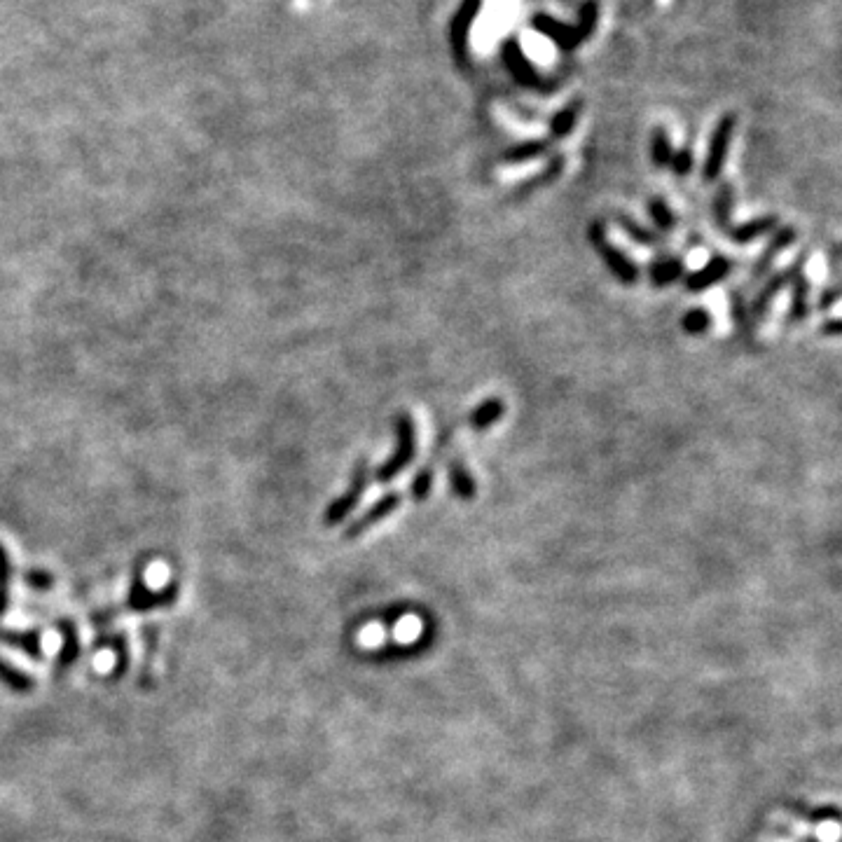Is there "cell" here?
Masks as SVG:
<instances>
[{"label": "cell", "mask_w": 842, "mask_h": 842, "mask_svg": "<svg viewBox=\"0 0 842 842\" xmlns=\"http://www.w3.org/2000/svg\"><path fill=\"white\" fill-rule=\"evenodd\" d=\"M480 8L482 0H461L457 15H454L450 24V45L461 66H466L468 52H471V31L475 19L480 15Z\"/></svg>", "instance_id": "52a82bcc"}, {"label": "cell", "mask_w": 842, "mask_h": 842, "mask_svg": "<svg viewBox=\"0 0 842 842\" xmlns=\"http://www.w3.org/2000/svg\"><path fill=\"white\" fill-rule=\"evenodd\" d=\"M0 683L8 686L12 693H17V695H29L36 690V681H33V676L26 674L24 669L15 667L5 658H0Z\"/></svg>", "instance_id": "ac0fdd59"}, {"label": "cell", "mask_w": 842, "mask_h": 842, "mask_svg": "<svg viewBox=\"0 0 842 842\" xmlns=\"http://www.w3.org/2000/svg\"><path fill=\"white\" fill-rule=\"evenodd\" d=\"M733 269H735L733 258H726V255H714V258L709 260L705 267L686 276V291H690V293L707 291V288L721 284V281L726 279V276L733 272Z\"/></svg>", "instance_id": "7c38bea8"}, {"label": "cell", "mask_w": 842, "mask_h": 842, "mask_svg": "<svg viewBox=\"0 0 842 842\" xmlns=\"http://www.w3.org/2000/svg\"><path fill=\"white\" fill-rule=\"evenodd\" d=\"M693 164H695V157H693V153H690V148H681L672 155V162H669V167H672L676 176H688L690 171H693Z\"/></svg>", "instance_id": "e575fe53"}, {"label": "cell", "mask_w": 842, "mask_h": 842, "mask_svg": "<svg viewBox=\"0 0 842 842\" xmlns=\"http://www.w3.org/2000/svg\"><path fill=\"white\" fill-rule=\"evenodd\" d=\"M618 225L623 227V232L630 237L632 241H637L639 246H658L660 244V237L651 230H646V227H641L637 220H632L630 216H625V213H618L616 216Z\"/></svg>", "instance_id": "4316f807"}, {"label": "cell", "mask_w": 842, "mask_h": 842, "mask_svg": "<svg viewBox=\"0 0 842 842\" xmlns=\"http://www.w3.org/2000/svg\"><path fill=\"white\" fill-rule=\"evenodd\" d=\"M531 29H534L538 36L548 38L550 43L562 52H574L583 45V38L578 36L574 24H564L562 19L545 15V12H536V15L531 17Z\"/></svg>", "instance_id": "ba28073f"}, {"label": "cell", "mask_w": 842, "mask_h": 842, "mask_svg": "<svg viewBox=\"0 0 842 842\" xmlns=\"http://www.w3.org/2000/svg\"><path fill=\"white\" fill-rule=\"evenodd\" d=\"M583 113V99H574L569 101L567 106L562 110H557L555 115H552L550 120V136L559 141V138H567L571 136V131L576 129L578 124V117Z\"/></svg>", "instance_id": "2e32d148"}, {"label": "cell", "mask_w": 842, "mask_h": 842, "mask_svg": "<svg viewBox=\"0 0 842 842\" xmlns=\"http://www.w3.org/2000/svg\"><path fill=\"white\" fill-rule=\"evenodd\" d=\"M143 634H146V662H143V672H141V688H148V679H150V669H153V660H155V651H157V644H160V627L157 625H146L143 627Z\"/></svg>", "instance_id": "1f68e13d"}, {"label": "cell", "mask_w": 842, "mask_h": 842, "mask_svg": "<svg viewBox=\"0 0 842 842\" xmlns=\"http://www.w3.org/2000/svg\"><path fill=\"white\" fill-rule=\"evenodd\" d=\"M10 581H12V564L8 550L0 543V618L10 609Z\"/></svg>", "instance_id": "4dcf8cb0"}, {"label": "cell", "mask_w": 842, "mask_h": 842, "mask_svg": "<svg viewBox=\"0 0 842 842\" xmlns=\"http://www.w3.org/2000/svg\"><path fill=\"white\" fill-rule=\"evenodd\" d=\"M57 632L61 634V648L57 653V660H54V679H61V676L68 674V669H71L75 662L80 658V651H82V644H80V630L78 625H75L73 618H57Z\"/></svg>", "instance_id": "9c48e42d"}, {"label": "cell", "mask_w": 842, "mask_h": 842, "mask_svg": "<svg viewBox=\"0 0 842 842\" xmlns=\"http://www.w3.org/2000/svg\"><path fill=\"white\" fill-rule=\"evenodd\" d=\"M178 592H181V585H178L176 581H171L167 588H162V590H148L146 576H143V564H138L134 571V578H131V588H129L127 602H124V609L134 611V613L167 609V606L176 604Z\"/></svg>", "instance_id": "3957f363"}, {"label": "cell", "mask_w": 842, "mask_h": 842, "mask_svg": "<svg viewBox=\"0 0 842 842\" xmlns=\"http://www.w3.org/2000/svg\"><path fill=\"white\" fill-rule=\"evenodd\" d=\"M0 644L22 651L31 660H45V646H43V632L40 630H0Z\"/></svg>", "instance_id": "5bb4252c"}, {"label": "cell", "mask_w": 842, "mask_h": 842, "mask_svg": "<svg viewBox=\"0 0 842 842\" xmlns=\"http://www.w3.org/2000/svg\"><path fill=\"white\" fill-rule=\"evenodd\" d=\"M793 286V300L789 307V321L800 323L810 316V279L805 274H798L796 279L791 281Z\"/></svg>", "instance_id": "d6986e66"}, {"label": "cell", "mask_w": 842, "mask_h": 842, "mask_svg": "<svg viewBox=\"0 0 842 842\" xmlns=\"http://www.w3.org/2000/svg\"><path fill=\"white\" fill-rule=\"evenodd\" d=\"M503 412H506V405H503V400L487 398V400H482L478 407H475V410L471 412V419H468V421H471V426L475 431H487V429H492L496 421L503 417Z\"/></svg>", "instance_id": "44dd1931"}, {"label": "cell", "mask_w": 842, "mask_h": 842, "mask_svg": "<svg viewBox=\"0 0 842 842\" xmlns=\"http://www.w3.org/2000/svg\"><path fill=\"white\" fill-rule=\"evenodd\" d=\"M775 225H777L775 216H763V218L749 220V223L733 225L726 234L733 241H737V244H749V241H754L758 237H763V234H768Z\"/></svg>", "instance_id": "ffe728a7"}, {"label": "cell", "mask_w": 842, "mask_h": 842, "mask_svg": "<svg viewBox=\"0 0 842 842\" xmlns=\"http://www.w3.org/2000/svg\"><path fill=\"white\" fill-rule=\"evenodd\" d=\"M793 241H796V230H793V227H789V225H784L782 230H779L775 237H772V241L768 244V248L763 251L761 258H758L756 267H754V279H761V276L768 274V269L772 267V260H775L777 255L784 251V248H789Z\"/></svg>", "instance_id": "9a60e30c"}, {"label": "cell", "mask_w": 842, "mask_h": 842, "mask_svg": "<svg viewBox=\"0 0 842 842\" xmlns=\"http://www.w3.org/2000/svg\"><path fill=\"white\" fill-rule=\"evenodd\" d=\"M548 150H550V141H541V138H534V141H524V143H517V146H513V148H508L506 153L501 155V162L524 164V162L536 160V157L548 155Z\"/></svg>", "instance_id": "7402d4cb"}, {"label": "cell", "mask_w": 842, "mask_h": 842, "mask_svg": "<svg viewBox=\"0 0 842 842\" xmlns=\"http://www.w3.org/2000/svg\"><path fill=\"white\" fill-rule=\"evenodd\" d=\"M735 124H737L735 113H726L719 122H716L714 134H712V138H709L705 169H702V176H705V181H716V178L721 176V169H723V164H726L730 143H733Z\"/></svg>", "instance_id": "8992f818"}, {"label": "cell", "mask_w": 842, "mask_h": 842, "mask_svg": "<svg viewBox=\"0 0 842 842\" xmlns=\"http://www.w3.org/2000/svg\"><path fill=\"white\" fill-rule=\"evenodd\" d=\"M648 216H651L655 227H658V230H662V232H669L676 227V216L662 197L648 199Z\"/></svg>", "instance_id": "f1b7e54d"}, {"label": "cell", "mask_w": 842, "mask_h": 842, "mask_svg": "<svg viewBox=\"0 0 842 842\" xmlns=\"http://www.w3.org/2000/svg\"><path fill=\"white\" fill-rule=\"evenodd\" d=\"M805 262H807V253L800 255V258L793 262L791 267H786V269H782V272H777L775 276H770L768 284L761 288V293H758L756 300H754V316H756V319H763L765 312H768V307L772 305V300H775L777 295L782 293L784 288L789 286L798 274H803Z\"/></svg>", "instance_id": "30bf717a"}, {"label": "cell", "mask_w": 842, "mask_h": 842, "mask_svg": "<svg viewBox=\"0 0 842 842\" xmlns=\"http://www.w3.org/2000/svg\"><path fill=\"white\" fill-rule=\"evenodd\" d=\"M588 237L592 241V246H595V251L604 258L609 272L616 276L620 284H625V286L637 284L639 281L637 262H632L630 255H625L620 248L611 246V241L606 239V225L602 223V220H592Z\"/></svg>", "instance_id": "277c9868"}, {"label": "cell", "mask_w": 842, "mask_h": 842, "mask_svg": "<svg viewBox=\"0 0 842 842\" xmlns=\"http://www.w3.org/2000/svg\"><path fill=\"white\" fill-rule=\"evenodd\" d=\"M821 335H824V337H840V321L828 319L824 326H821Z\"/></svg>", "instance_id": "8d00e7d4"}, {"label": "cell", "mask_w": 842, "mask_h": 842, "mask_svg": "<svg viewBox=\"0 0 842 842\" xmlns=\"http://www.w3.org/2000/svg\"><path fill=\"white\" fill-rule=\"evenodd\" d=\"M681 328H683V333H688V335H705L707 330L712 328V314L702 307L690 309V312L683 314Z\"/></svg>", "instance_id": "f546056e"}, {"label": "cell", "mask_w": 842, "mask_h": 842, "mask_svg": "<svg viewBox=\"0 0 842 842\" xmlns=\"http://www.w3.org/2000/svg\"><path fill=\"white\" fill-rule=\"evenodd\" d=\"M597 24H599V0H583L581 8H578V24H574L578 36L583 38V43L595 36Z\"/></svg>", "instance_id": "d4e9b609"}, {"label": "cell", "mask_w": 842, "mask_h": 842, "mask_svg": "<svg viewBox=\"0 0 842 842\" xmlns=\"http://www.w3.org/2000/svg\"><path fill=\"white\" fill-rule=\"evenodd\" d=\"M562 171H564V157L562 155L552 157L548 167H545V171H541V174L534 176V178H529L527 183L520 185V195H529V192H534L538 188H543V185L557 181V178L562 176Z\"/></svg>", "instance_id": "484cf974"}, {"label": "cell", "mask_w": 842, "mask_h": 842, "mask_svg": "<svg viewBox=\"0 0 842 842\" xmlns=\"http://www.w3.org/2000/svg\"><path fill=\"white\" fill-rule=\"evenodd\" d=\"M393 429H396V452L377 468V482H391L393 478H398L417 457V426H414L410 414L400 412L393 419Z\"/></svg>", "instance_id": "6da1fadb"}, {"label": "cell", "mask_w": 842, "mask_h": 842, "mask_svg": "<svg viewBox=\"0 0 842 842\" xmlns=\"http://www.w3.org/2000/svg\"><path fill=\"white\" fill-rule=\"evenodd\" d=\"M835 302H838V288L835 286H828L824 293H821V298H819V309L821 312H824V309H831Z\"/></svg>", "instance_id": "d590c367"}, {"label": "cell", "mask_w": 842, "mask_h": 842, "mask_svg": "<svg viewBox=\"0 0 842 842\" xmlns=\"http://www.w3.org/2000/svg\"><path fill=\"white\" fill-rule=\"evenodd\" d=\"M433 492V471L431 468H421V471L412 478L410 485V496L414 501H426Z\"/></svg>", "instance_id": "d6a6232c"}, {"label": "cell", "mask_w": 842, "mask_h": 842, "mask_svg": "<svg viewBox=\"0 0 842 842\" xmlns=\"http://www.w3.org/2000/svg\"><path fill=\"white\" fill-rule=\"evenodd\" d=\"M368 480H370L368 461L365 459L356 461L354 473H351L349 489L342 496H337L335 501H330L326 513H323V522H326V527H337V524H342L351 513H354L356 506L363 499L365 489H368Z\"/></svg>", "instance_id": "5b68a950"}, {"label": "cell", "mask_w": 842, "mask_h": 842, "mask_svg": "<svg viewBox=\"0 0 842 842\" xmlns=\"http://www.w3.org/2000/svg\"><path fill=\"white\" fill-rule=\"evenodd\" d=\"M672 155H674V150H672V143H669L667 131L662 127H655L651 136V162L655 164V167H669Z\"/></svg>", "instance_id": "83f0119b"}, {"label": "cell", "mask_w": 842, "mask_h": 842, "mask_svg": "<svg viewBox=\"0 0 842 842\" xmlns=\"http://www.w3.org/2000/svg\"><path fill=\"white\" fill-rule=\"evenodd\" d=\"M501 57H503V66L508 68V73L513 75V80L520 87L531 89V92H538V94H550L552 89H555V82L545 80L543 75L538 73V68L531 64L517 38H508L506 43H503Z\"/></svg>", "instance_id": "7a4b0ae2"}, {"label": "cell", "mask_w": 842, "mask_h": 842, "mask_svg": "<svg viewBox=\"0 0 842 842\" xmlns=\"http://www.w3.org/2000/svg\"><path fill=\"white\" fill-rule=\"evenodd\" d=\"M24 583L29 585L31 590L45 592V590L54 588V576L45 569H29V571H24Z\"/></svg>", "instance_id": "836d02e7"}, {"label": "cell", "mask_w": 842, "mask_h": 842, "mask_svg": "<svg viewBox=\"0 0 842 842\" xmlns=\"http://www.w3.org/2000/svg\"><path fill=\"white\" fill-rule=\"evenodd\" d=\"M450 485H452V492L459 496L461 501H471L475 499V480L468 468L461 464L459 459H454L450 464Z\"/></svg>", "instance_id": "603a6c76"}, {"label": "cell", "mask_w": 842, "mask_h": 842, "mask_svg": "<svg viewBox=\"0 0 842 842\" xmlns=\"http://www.w3.org/2000/svg\"><path fill=\"white\" fill-rule=\"evenodd\" d=\"M400 503H403V496H400L398 492L382 496V499H379L375 506H370L368 510H365V513L358 517L354 524H349L347 531H344V538H347V541H354V538L363 536L365 531H370L375 524H379L389 515L396 513V510L400 508Z\"/></svg>", "instance_id": "8fae6325"}, {"label": "cell", "mask_w": 842, "mask_h": 842, "mask_svg": "<svg viewBox=\"0 0 842 842\" xmlns=\"http://www.w3.org/2000/svg\"><path fill=\"white\" fill-rule=\"evenodd\" d=\"M94 651H99V648H113L115 653V665L110 667L108 672V681L117 683L120 679H124V674L129 672L131 667V648H129V639L124 632H113V634H99V639L92 644Z\"/></svg>", "instance_id": "4fadbf2b"}, {"label": "cell", "mask_w": 842, "mask_h": 842, "mask_svg": "<svg viewBox=\"0 0 842 842\" xmlns=\"http://www.w3.org/2000/svg\"><path fill=\"white\" fill-rule=\"evenodd\" d=\"M714 216H716V225L721 227L723 234L733 227V185L730 183H723L719 192H716Z\"/></svg>", "instance_id": "cb8c5ba5"}, {"label": "cell", "mask_w": 842, "mask_h": 842, "mask_svg": "<svg viewBox=\"0 0 842 842\" xmlns=\"http://www.w3.org/2000/svg\"><path fill=\"white\" fill-rule=\"evenodd\" d=\"M648 276H651V284L655 288L672 286L674 281H679L683 276V258H660L655 260L651 269H648Z\"/></svg>", "instance_id": "e0dca14e"}]
</instances>
